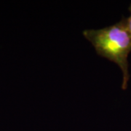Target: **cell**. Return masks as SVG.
<instances>
[{"label":"cell","mask_w":131,"mask_h":131,"mask_svg":"<svg viewBox=\"0 0 131 131\" xmlns=\"http://www.w3.org/2000/svg\"><path fill=\"white\" fill-rule=\"evenodd\" d=\"M83 36L89 41L98 56L116 63L122 73V90L130 80L128 56L131 52V34L123 18L117 24L100 29H87Z\"/></svg>","instance_id":"cell-1"},{"label":"cell","mask_w":131,"mask_h":131,"mask_svg":"<svg viewBox=\"0 0 131 131\" xmlns=\"http://www.w3.org/2000/svg\"><path fill=\"white\" fill-rule=\"evenodd\" d=\"M129 12H130V15L128 16V18L124 19H125V22L127 28L131 34V5L129 7Z\"/></svg>","instance_id":"cell-2"}]
</instances>
